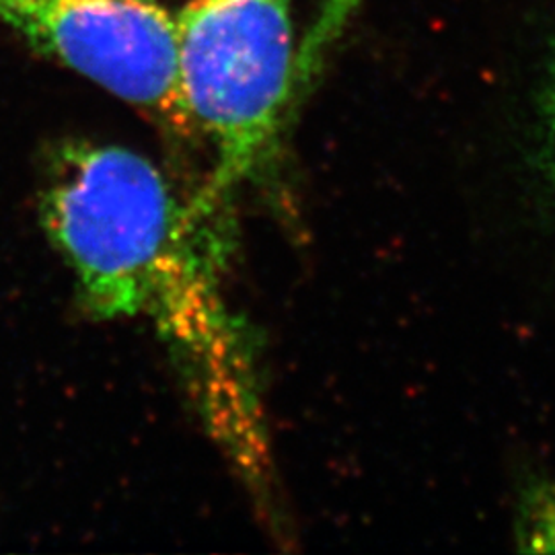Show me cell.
<instances>
[{"label":"cell","instance_id":"1","mask_svg":"<svg viewBox=\"0 0 555 555\" xmlns=\"http://www.w3.org/2000/svg\"><path fill=\"white\" fill-rule=\"evenodd\" d=\"M198 208L134 151L70 142L48 167L41 224L98 319L155 318L188 352L219 358L224 311L194 238Z\"/></svg>","mask_w":555,"mask_h":555},{"label":"cell","instance_id":"2","mask_svg":"<svg viewBox=\"0 0 555 555\" xmlns=\"http://www.w3.org/2000/svg\"><path fill=\"white\" fill-rule=\"evenodd\" d=\"M176 27L181 98L212 144L217 199L268 160L300 95L293 0H190Z\"/></svg>","mask_w":555,"mask_h":555},{"label":"cell","instance_id":"3","mask_svg":"<svg viewBox=\"0 0 555 555\" xmlns=\"http://www.w3.org/2000/svg\"><path fill=\"white\" fill-rule=\"evenodd\" d=\"M0 27L179 132L176 20L157 0H0Z\"/></svg>","mask_w":555,"mask_h":555},{"label":"cell","instance_id":"4","mask_svg":"<svg viewBox=\"0 0 555 555\" xmlns=\"http://www.w3.org/2000/svg\"><path fill=\"white\" fill-rule=\"evenodd\" d=\"M362 0H319L318 13L300 41L297 80L300 91L309 89L325 66L348 23L354 20Z\"/></svg>","mask_w":555,"mask_h":555},{"label":"cell","instance_id":"5","mask_svg":"<svg viewBox=\"0 0 555 555\" xmlns=\"http://www.w3.org/2000/svg\"><path fill=\"white\" fill-rule=\"evenodd\" d=\"M525 539L537 550H555V490L537 488L525 504Z\"/></svg>","mask_w":555,"mask_h":555},{"label":"cell","instance_id":"6","mask_svg":"<svg viewBox=\"0 0 555 555\" xmlns=\"http://www.w3.org/2000/svg\"><path fill=\"white\" fill-rule=\"evenodd\" d=\"M543 116H545V128H547V137H550L555 159V64L552 66V73H550V79H547V89H545V95H543Z\"/></svg>","mask_w":555,"mask_h":555}]
</instances>
